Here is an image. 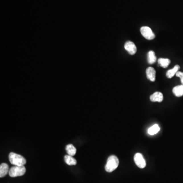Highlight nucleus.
Returning <instances> with one entry per match:
<instances>
[{
  "label": "nucleus",
  "mask_w": 183,
  "mask_h": 183,
  "mask_svg": "<svg viewBox=\"0 0 183 183\" xmlns=\"http://www.w3.org/2000/svg\"><path fill=\"white\" fill-rule=\"evenodd\" d=\"M119 160L114 155H112L107 159V163L105 167V170L108 172H112L119 166Z\"/></svg>",
  "instance_id": "obj_1"
},
{
  "label": "nucleus",
  "mask_w": 183,
  "mask_h": 183,
  "mask_svg": "<svg viewBox=\"0 0 183 183\" xmlns=\"http://www.w3.org/2000/svg\"><path fill=\"white\" fill-rule=\"evenodd\" d=\"M9 161L15 166H24L26 163V160L24 157L15 153H10L9 155Z\"/></svg>",
  "instance_id": "obj_2"
},
{
  "label": "nucleus",
  "mask_w": 183,
  "mask_h": 183,
  "mask_svg": "<svg viewBox=\"0 0 183 183\" xmlns=\"http://www.w3.org/2000/svg\"><path fill=\"white\" fill-rule=\"evenodd\" d=\"M26 169L24 166H14L12 167L9 171L10 176L15 178L23 176L26 173Z\"/></svg>",
  "instance_id": "obj_3"
},
{
  "label": "nucleus",
  "mask_w": 183,
  "mask_h": 183,
  "mask_svg": "<svg viewBox=\"0 0 183 183\" xmlns=\"http://www.w3.org/2000/svg\"><path fill=\"white\" fill-rule=\"evenodd\" d=\"M140 32L143 37L149 40H151L155 38V35L152 29L148 26H143L140 28Z\"/></svg>",
  "instance_id": "obj_4"
},
{
  "label": "nucleus",
  "mask_w": 183,
  "mask_h": 183,
  "mask_svg": "<svg viewBox=\"0 0 183 183\" xmlns=\"http://www.w3.org/2000/svg\"><path fill=\"white\" fill-rule=\"evenodd\" d=\"M134 160L136 165L140 168H144L146 166V162L142 154L136 153L134 157Z\"/></svg>",
  "instance_id": "obj_5"
},
{
  "label": "nucleus",
  "mask_w": 183,
  "mask_h": 183,
  "mask_svg": "<svg viewBox=\"0 0 183 183\" xmlns=\"http://www.w3.org/2000/svg\"><path fill=\"white\" fill-rule=\"evenodd\" d=\"M124 48L130 55H135L137 52V48L135 44L130 41L126 42L124 45Z\"/></svg>",
  "instance_id": "obj_6"
},
{
  "label": "nucleus",
  "mask_w": 183,
  "mask_h": 183,
  "mask_svg": "<svg viewBox=\"0 0 183 183\" xmlns=\"http://www.w3.org/2000/svg\"><path fill=\"white\" fill-rule=\"evenodd\" d=\"M146 74L147 79L154 82L156 80V71L154 68L149 67L146 70Z\"/></svg>",
  "instance_id": "obj_7"
},
{
  "label": "nucleus",
  "mask_w": 183,
  "mask_h": 183,
  "mask_svg": "<svg viewBox=\"0 0 183 183\" xmlns=\"http://www.w3.org/2000/svg\"><path fill=\"white\" fill-rule=\"evenodd\" d=\"M150 100L152 102H161L163 100V95L161 92H156L150 96Z\"/></svg>",
  "instance_id": "obj_8"
},
{
  "label": "nucleus",
  "mask_w": 183,
  "mask_h": 183,
  "mask_svg": "<svg viewBox=\"0 0 183 183\" xmlns=\"http://www.w3.org/2000/svg\"><path fill=\"white\" fill-rule=\"evenodd\" d=\"M172 92L176 97H180L183 96V85H179L174 87L172 89Z\"/></svg>",
  "instance_id": "obj_9"
},
{
  "label": "nucleus",
  "mask_w": 183,
  "mask_h": 183,
  "mask_svg": "<svg viewBox=\"0 0 183 183\" xmlns=\"http://www.w3.org/2000/svg\"><path fill=\"white\" fill-rule=\"evenodd\" d=\"M9 166L6 163H2L0 165V177L5 176L9 172Z\"/></svg>",
  "instance_id": "obj_10"
},
{
  "label": "nucleus",
  "mask_w": 183,
  "mask_h": 183,
  "mask_svg": "<svg viewBox=\"0 0 183 183\" xmlns=\"http://www.w3.org/2000/svg\"><path fill=\"white\" fill-rule=\"evenodd\" d=\"M180 69V66L178 65H176L172 69L169 70L167 71L166 74L167 77L168 79H171L178 72V70Z\"/></svg>",
  "instance_id": "obj_11"
},
{
  "label": "nucleus",
  "mask_w": 183,
  "mask_h": 183,
  "mask_svg": "<svg viewBox=\"0 0 183 183\" xmlns=\"http://www.w3.org/2000/svg\"><path fill=\"white\" fill-rule=\"evenodd\" d=\"M157 57L154 51L151 50L147 54V62L150 64H153L156 62Z\"/></svg>",
  "instance_id": "obj_12"
},
{
  "label": "nucleus",
  "mask_w": 183,
  "mask_h": 183,
  "mask_svg": "<svg viewBox=\"0 0 183 183\" xmlns=\"http://www.w3.org/2000/svg\"><path fill=\"white\" fill-rule=\"evenodd\" d=\"M65 161L69 165H75L77 163L76 159L70 155H66L64 157Z\"/></svg>",
  "instance_id": "obj_13"
},
{
  "label": "nucleus",
  "mask_w": 183,
  "mask_h": 183,
  "mask_svg": "<svg viewBox=\"0 0 183 183\" xmlns=\"http://www.w3.org/2000/svg\"><path fill=\"white\" fill-rule=\"evenodd\" d=\"M160 130V128L159 125L157 124H155L148 129L147 132L151 135H155V134H157V133H158Z\"/></svg>",
  "instance_id": "obj_14"
},
{
  "label": "nucleus",
  "mask_w": 183,
  "mask_h": 183,
  "mask_svg": "<svg viewBox=\"0 0 183 183\" xmlns=\"http://www.w3.org/2000/svg\"><path fill=\"white\" fill-rule=\"evenodd\" d=\"M158 63L163 68H166L170 63V60L166 58H160L158 59Z\"/></svg>",
  "instance_id": "obj_15"
},
{
  "label": "nucleus",
  "mask_w": 183,
  "mask_h": 183,
  "mask_svg": "<svg viewBox=\"0 0 183 183\" xmlns=\"http://www.w3.org/2000/svg\"><path fill=\"white\" fill-rule=\"evenodd\" d=\"M66 150L67 153L70 156H73L76 154V149L72 144H69L68 145H67Z\"/></svg>",
  "instance_id": "obj_16"
},
{
  "label": "nucleus",
  "mask_w": 183,
  "mask_h": 183,
  "mask_svg": "<svg viewBox=\"0 0 183 183\" xmlns=\"http://www.w3.org/2000/svg\"><path fill=\"white\" fill-rule=\"evenodd\" d=\"M176 76L178 77H180L181 79V83L183 85V72L178 71L176 73Z\"/></svg>",
  "instance_id": "obj_17"
}]
</instances>
